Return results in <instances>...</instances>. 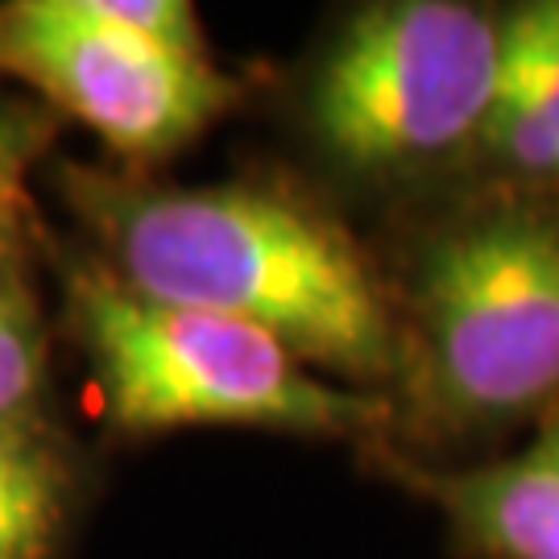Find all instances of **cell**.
I'll return each instance as SVG.
<instances>
[{"instance_id": "4", "label": "cell", "mask_w": 559, "mask_h": 559, "mask_svg": "<svg viewBox=\"0 0 559 559\" xmlns=\"http://www.w3.org/2000/svg\"><path fill=\"white\" fill-rule=\"evenodd\" d=\"M501 71V9L369 4L328 41L307 129L340 170L378 182L473 179Z\"/></svg>"}, {"instance_id": "5", "label": "cell", "mask_w": 559, "mask_h": 559, "mask_svg": "<svg viewBox=\"0 0 559 559\" xmlns=\"http://www.w3.org/2000/svg\"><path fill=\"white\" fill-rule=\"evenodd\" d=\"M0 80L38 92L129 166L179 154L240 100L237 75L133 38L92 0L0 4Z\"/></svg>"}, {"instance_id": "1", "label": "cell", "mask_w": 559, "mask_h": 559, "mask_svg": "<svg viewBox=\"0 0 559 559\" xmlns=\"http://www.w3.org/2000/svg\"><path fill=\"white\" fill-rule=\"evenodd\" d=\"M71 212L133 290L253 323L302 365L390 394L399 373L394 286L357 237L290 187H162L141 175L59 166Z\"/></svg>"}, {"instance_id": "6", "label": "cell", "mask_w": 559, "mask_h": 559, "mask_svg": "<svg viewBox=\"0 0 559 559\" xmlns=\"http://www.w3.org/2000/svg\"><path fill=\"white\" fill-rule=\"evenodd\" d=\"M468 559H559V411L519 448L464 464H394Z\"/></svg>"}, {"instance_id": "3", "label": "cell", "mask_w": 559, "mask_h": 559, "mask_svg": "<svg viewBox=\"0 0 559 559\" xmlns=\"http://www.w3.org/2000/svg\"><path fill=\"white\" fill-rule=\"evenodd\" d=\"M67 328L80 340L104 419L124 436L182 427H258L328 440H373L394 427L390 394L316 378L253 323L162 302L100 258L62 265Z\"/></svg>"}, {"instance_id": "7", "label": "cell", "mask_w": 559, "mask_h": 559, "mask_svg": "<svg viewBox=\"0 0 559 559\" xmlns=\"http://www.w3.org/2000/svg\"><path fill=\"white\" fill-rule=\"evenodd\" d=\"M473 179L559 195V0L501 9V71Z\"/></svg>"}, {"instance_id": "10", "label": "cell", "mask_w": 559, "mask_h": 559, "mask_svg": "<svg viewBox=\"0 0 559 559\" xmlns=\"http://www.w3.org/2000/svg\"><path fill=\"white\" fill-rule=\"evenodd\" d=\"M55 138L50 117L0 92V261L25 253V182Z\"/></svg>"}, {"instance_id": "8", "label": "cell", "mask_w": 559, "mask_h": 559, "mask_svg": "<svg viewBox=\"0 0 559 559\" xmlns=\"http://www.w3.org/2000/svg\"><path fill=\"white\" fill-rule=\"evenodd\" d=\"M75 501V464L41 415L0 419V559H55Z\"/></svg>"}, {"instance_id": "11", "label": "cell", "mask_w": 559, "mask_h": 559, "mask_svg": "<svg viewBox=\"0 0 559 559\" xmlns=\"http://www.w3.org/2000/svg\"><path fill=\"white\" fill-rule=\"evenodd\" d=\"M92 9L104 21L129 29L141 41H154L162 50L191 55V59H212L200 13L187 0H92Z\"/></svg>"}, {"instance_id": "2", "label": "cell", "mask_w": 559, "mask_h": 559, "mask_svg": "<svg viewBox=\"0 0 559 559\" xmlns=\"http://www.w3.org/2000/svg\"><path fill=\"white\" fill-rule=\"evenodd\" d=\"M390 286V402L423 448L485 460L559 411V195L460 182Z\"/></svg>"}, {"instance_id": "9", "label": "cell", "mask_w": 559, "mask_h": 559, "mask_svg": "<svg viewBox=\"0 0 559 559\" xmlns=\"http://www.w3.org/2000/svg\"><path fill=\"white\" fill-rule=\"evenodd\" d=\"M46 328L29 286L25 253L0 261V419L41 415L46 394Z\"/></svg>"}]
</instances>
